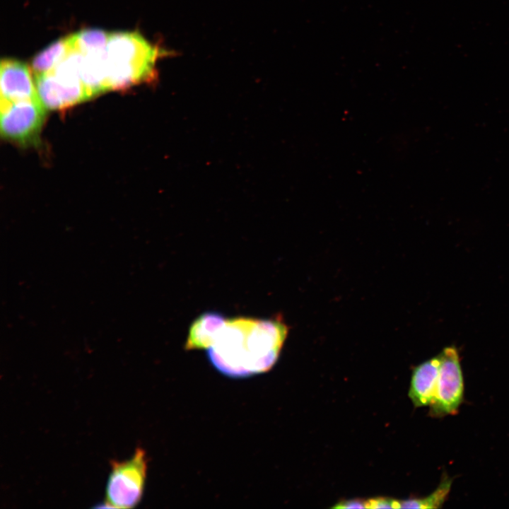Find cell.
<instances>
[{
    "mask_svg": "<svg viewBox=\"0 0 509 509\" xmlns=\"http://www.w3.org/2000/svg\"><path fill=\"white\" fill-rule=\"evenodd\" d=\"M368 508H400V501L389 497H376L367 500Z\"/></svg>",
    "mask_w": 509,
    "mask_h": 509,
    "instance_id": "14",
    "label": "cell"
},
{
    "mask_svg": "<svg viewBox=\"0 0 509 509\" xmlns=\"http://www.w3.org/2000/svg\"><path fill=\"white\" fill-rule=\"evenodd\" d=\"M111 467L106 488V507L134 508L143 493L147 469L145 452L137 448L131 459L112 461Z\"/></svg>",
    "mask_w": 509,
    "mask_h": 509,
    "instance_id": "2",
    "label": "cell"
},
{
    "mask_svg": "<svg viewBox=\"0 0 509 509\" xmlns=\"http://www.w3.org/2000/svg\"><path fill=\"white\" fill-rule=\"evenodd\" d=\"M452 482L453 478L443 474L438 487L430 495L401 501L400 508H440L447 499Z\"/></svg>",
    "mask_w": 509,
    "mask_h": 509,
    "instance_id": "12",
    "label": "cell"
},
{
    "mask_svg": "<svg viewBox=\"0 0 509 509\" xmlns=\"http://www.w3.org/2000/svg\"><path fill=\"white\" fill-rule=\"evenodd\" d=\"M80 77L91 97L107 91L105 83V49L84 54L81 67Z\"/></svg>",
    "mask_w": 509,
    "mask_h": 509,
    "instance_id": "10",
    "label": "cell"
},
{
    "mask_svg": "<svg viewBox=\"0 0 509 509\" xmlns=\"http://www.w3.org/2000/svg\"><path fill=\"white\" fill-rule=\"evenodd\" d=\"M37 96L48 110H62L91 98L82 82L68 83L52 72L35 75Z\"/></svg>",
    "mask_w": 509,
    "mask_h": 509,
    "instance_id": "6",
    "label": "cell"
},
{
    "mask_svg": "<svg viewBox=\"0 0 509 509\" xmlns=\"http://www.w3.org/2000/svg\"><path fill=\"white\" fill-rule=\"evenodd\" d=\"M288 333L279 317L227 319L215 343L207 349L212 365L231 378H246L269 370L278 360Z\"/></svg>",
    "mask_w": 509,
    "mask_h": 509,
    "instance_id": "1",
    "label": "cell"
},
{
    "mask_svg": "<svg viewBox=\"0 0 509 509\" xmlns=\"http://www.w3.org/2000/svg\"><path fill=\"white\" fill-rule=\"evenodd\" d=\"M227 319L218 312H206L191 324L185 349L187 351L209 349L216 341Z\"/></svg>",
    "mask_w": 509,
    "mask_h": 509,
    "instance_id": "9",
    "label": "cell"
},
{
    "mask_svg": "<svg viewBox=\"0 0 509 509\" xmlns=\"http://www.w3.org/2000/svg\"><path fill=\"white\" fill-rule=\"evenodd\" d=\"M110 33L100 29H84L74 33L75 47L83 54L105 49Z\"/></svg>",
    "mask_w": 509,
    "mask_h": 509,
    "instance_id": "13",
    "label": "cell"
},
{
    "mask_svg": "<svg viewBox=\"0 0 509 509\" xmlns=\"http://www.w3.org/2000/svg\"><path fill=\"white\" fill-rule=\"evenodd\" d=\"M332 508H368L367 500L354 498L343 500L338 502Z\"/></svg>",
    "mask_w": 509,
    "mask_h": 509,
    "instance_id": "15",
    "label": "cell"
},
{
    "mask_svg": "<svg viewBox=\"0 0 509 509\" xmlns=\"http://www.w3.org/2000/svg\"><path fill=\"white\" fill-rule=\"evenodd\" d=\"M75 49L74 34L54 42L33 59L32 71L35 75L52 71L71 51Z\"/></svg>",
    "mask_w": 509,
    "mask_h": 509,
    "instance_id": "11",
    "label": "cell"
},
{
    "mask_svg": "<svg viewBox=\"0 0 509 509\" xmlns=\"http://www.w3.org/2000/svg\"><path fill=\"white\" fill-rule=\"evenodd\" d=\"M0 74V104L38 98L35 81L25 64L14 59H3Z\"/></svg>",
    "mask_w": 509,
    "mask_h": 509,
    "instance_id": "7",
    "label": "cell"
},
{
    "mask_svg": "<svg viewBox=\"0 0 509 509\" xmlns=\"http://www.w3.org/2000/svg\"><path fill=\"white\" fill-rule=\"evenodd\" d=\"M440 367L433 399L429 405L431 417L442 418L458 413L464 402V382L459 352L454 346L439 353Z\"/></svg>",
    "mask_w": 509,
    "mask_h": 509,
    "instance_id": "4",
    "label": "cell"
},
{
    "mask_svg": "<svg viewBox=\"0 0 509 509\" xmlns=\"http://www.w3.org/2000/svg\"><path fill=\"white\" fill-rule=\"evenodd\" d=\"M440 363L438 354L414 368L409 397L415 407L426 406L431 404L435 392Z\"/></svg>",
    "mask_w": 509,
    "mask_h": 509,
    "instance_id": "8",
    "label": "cell"
},
{
    "mask_svg": "<svg viewBox=\"0 0 509 509\" xmlns=\"http://www.w3.org/2000/svg\"><path fill=\"white\" fill-rule=\"evenodd\" d=\"M160 52L137 33L119 32L110 35L105 59L110 62L138 66L155 71Z\"/></svg>",
    "mask_w": 509,
    "mask_h": 509,
    "instance_id": "5",
    "label": "cell"
},
{
    "mask_svg": "<svg viewBox=\"0 0 509 509\" xmlns=\"http://www.w3.org/2000/svg\"><path fill=\"white\" fill-rule=\"evenodd\" d=\"M1 135L26 147L39 141L47 109L39 98L0 104Z\"/></svg>",
    "mask_w": 509,
    "mask_h": 509,
    "instance_id": "3",
    "label": "cell"
}]
</instances>
